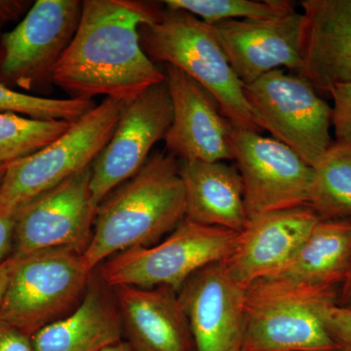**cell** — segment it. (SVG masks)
<instances>
[{"mask_svg":"<svg viewBox=\"0 0 351 351\" xmlns=\"http://www.w3.org/2000/svg\"><path fill=\"white\" fill-rule=\"evenodd\" d=\"M159 4L138 0H85L73 40L52 82L71 98L105 96L121 104L165 82V73L145 54L140 29L160 16Z\"/></svg>","mask_w":351,"mask_h":351,"instance_id":"6da1fadb","label":"cell"},{"mask_svg":"<svg viewBox=\"0 0 351 351\" xmlns=\"http://www.w3.org/2000/svg\"><path fill=\"white\" fill-rule=\"evenodd\" d=\"M180 161L156 152L140 171L101 201L82 258L90 272L130 249L160 241L186 219Z\"/></svg>","mask_w":351,"mask_h":351,"instance_id":"7a4b0ae2","label":"cell"},{"mask_svg":"<svg viewBox=\"0 0 351 351\" xmlns=\"http://www.w3.org/2000/svg\"><path fill=\"white\" fill-rule=\"evenodd\" d=\"M140 36L145 54L154 63L181 69L213 95L233 127L260 133L243 83L235 75L212 25L186 11L164 6L156 22L141 27Z\"/></svg>","mask_w":351,"mask_h":351,"instance_id":"3957f363","label":"cell"},{"mask_svg":"<svg viewBox=\"0 0 351 351\" xmlns=\"http://www.w3.org/2000/svg\"><path fill=\"white\" fill-rule=\"evenodd\" d=\"M339 289L263 278L246 291L242 351H337L327 314Z\"/></svg>","mask_w":351,"mask_h":351,"instance_id":"277c9868","label":"cell"},{"mask_svg":"<svg viewBox=\"0 0 351 351\" xmlns=\"http://www.w3.org/2000/svg\"><path fill=\"white\" fill-rule=\"evenodd\" d=\"M123 104L106 98L40 151L8 164L0 186V217L89 167L115 130Z\"/></svg>","mask_w":351,"mask_h":351,"instance_id":"5b68a950","label":"cell"},{"mask_svg":"<svg viewBox=\"0 0 351 351\" xmlns=\"http://www.w3.org/2000/svg\"><path fill=\"white\" fill-rule=\"evenodd\" d=\"M239 233L184 219L157 243L130 249L104 265L101 278L112 288H169L179 292L198 270L223 262Z\"/></svg>","mask_w":351,"mask_h":351,"instance_id":"8992f818","label":"cell"},{"mask_svg":"<svg viewBox=\"0 0 351 351\" xmlns=\"http://www.w3.org/2000/svg\"><path fill=\"white\" fill-rule=\"evenodd\" d=\"M260 130L288 145L313 167L332 144V108L306 80L277 69L244 86Z\"/></svg>","mask_w":351,"mask_h":351,"instance_id":"52a82bcc","label":"cell"},{"mask_svg":"<svg viewBox=\"0 0 351 351\" xmlns=\"http://www.w3.org/2000/svg\"><path fill=\"white\" fill-rule=\"evenodd\" d=\"M0 304V319L32 336L82 301L91 272L82 253L51 249L17 258Z\"/></svg>","mask_w":351,"mask_h":351,"instance_id":"ba28073f","label":"cell"},{"mask_svg":"<svg viewBox=\"0 0 351 351\" xmlns=\"http://www.w3.org/2000/svg\"><path fill=\"white\" fill-rule=\"evenodd\" d=\"M82 11L78 0L34 2L15 29L0 38V83L32 91L52 82Z\"/></svg>","mask_w":351,"mask_h":351,"instance_id":"9c48e42d","label":"cell"},{"mask_svg":"<svg viewBox=\"0 0 351 351\" xmlns=\"http://www.w3.org/2000/svg\"><path fill=\"white\" fill-rule=\"evenodd\" d=\"M230 143L249 219L308 204L313 168L297 152L276 138L235 127Z\"/></svg>","mask_w":351,"mask_h":351,"instance_id":"30bf717a","label":"cell"},{"mask_svg":"<svg viewBox=\"0 0 351 351\" xmlns=\"http://www.w3.org/2000/svg\"><path fill=\"white\" fill-rule=\"evenodd\" d=\"M91 166L20 208L13 256L51 249L83 253L93 232L99 205L90 189Z\"/></svg>","mask_w":351,"mask_h":351,"instance_id":"8fae6325","label":"cell"},{"mask_svg":"<svg viewBox=\"0 0 351 351\" xmlns=\"http://www.w3.org/2000/svg\"><path fill=\"white\" fill-rule=\"evenodd\" d=\"M172 117L166 80L124 104L112 138L91 165L90 189L97 204L137 174L165 138Z\"/></svg>","mask_w":351,"mask_h":351,"instance_id":"7c38bea8","label":"cell"},{"mask_svg":"<svg viewBox=\"0 0 351 351\" xmlns=\"http://www.w3.org/2000/svg\"><path fill=\"white\" fill-rule=\"evenodd\" d=\"M172 122L164 138L168 154L181 161L233 160L232 124L213 95L181 69L166 66Z\"/></svg>","mask_w":351,"mask_h":351,"instance_id":"4fadbf2b","label":"cell"},{"mask_svg":"<svg viewBox=\"0 0 351 351\" xmlns=\"http://www.w3.org/2000/svg\"><path fill=\"white\" fill-rule=\"evenodd\" d=\"M246 291L221 262L189 277L178 295L195 351H242Z\"/></svg>","mask_w":351,"mask_h":351,"instance_id":"5bb4252c","label":"cell"},{"mask_svg":"<svg viewBox=\"0 0 351 351\" xmlns=\"http://www.w3.org/2000/svg\"><path fill=\"white\" fill-rule=\"evenodd\" d=\"M212 27L244 86L277 69L301 71L302 11L269 19L225 21Z\"/></svg>","mask_w":351,"mask_h":351,"instance_id":"9a60e30c","label":"cell"},{"mask_svg":"<svg viewBox=\"0 0 351 351\" xmlns=\"http://www.w3.org/2000/svg\"><path fill=\"white\" fill-rule=\"evenodd\" d=\"M320 219L308 205L254 217L221 263L237 282L248 288L282 269Z\"/></svg>","mask_w":351,"mask_h":351,"instance_id":"2e32d148","label":"cell"},{"mask_svg":"<svg viewBox=\"0 0 351 351\" xmlns=\"http://www.w3.org/2000/svg\"><path fill=\"white\" fill-rule=\"evenodd\" d=\"M302 69L319 94L351 83V0H304Z\"/></svg>","mask_w":351,"mask_h":351,"instance_id":"e0dca14e","label":"cell"},{"mask_svg":"<svg viewBox=\"0 0 351 351\" xmlns=\"http://www.w3.org/2000/svg\"><path fill=\"white\" fill-rule=\"evenodd\" d=\"M120 322L135 351H195L178 293L169 288H114Z\"/></svg>","mask_w":351,"mask_h":351,"instance_id":"ac0fdd59","label":"cell"},{"mask_svg":"<svg viewBox=\"0 0 351 351\" xmlns=\"http://www.w3.org/2000/svg\"><path fill=\"white\" fill-rule=\"evenodd\" d=\"M186 218L201 225L243 232L249 223L241 176L226 161H180Z\"/></svg>","mask_w":351,"mask_h":351,"instance_id":"d6986e66","label":"cell"},{"mask_svg":"<svg viewBox=\"0 0 351 351\" xmlns=\"http://www.w3.org/2000/svg\"><path fill=\"white\" fill-rule=\"evenodd\" d=\"M119 313L100 287L90 286L64 317L32 335L34 351H101L121 341Z\"/></svg>","mask_w":351,"mask_h":351,"instance_id":"ffe728a7","label":"cell"},{"mask_svg":"<svg viewBox=\"0 0 351 351\" xmlns=\"http://www.w3.org/2000/svg\"><path fill=\"white\" fill-rule=\"evenodd\" d=\"M351 265V219H320L274 276L300 285L339 288Z\"/></svg>","mask_w":351,"mask_h":351,"instance_id":"44dd1931","label":"cell"},{"mask_svg":"<svg viewBox=\"0 0 351 351\" xmlns=\"http://www.w3.org/2000/svg\"><path fill=\"white\" fill-rule=\"evenodd\" d=\"M308 206L321 219H351V147L334 144L313 166Z\"/></svg>","mask_w":351,"mask_h":351,"instance_id":"7402d4cb","label":"cell"},{"mask_svg":"<svg viewBox=\"0 0 351 351\" xmlns=\"http://www.w3.org/2000/svg\"><path fill=\"white\" fill-rule=\"evenodd\" d=\"M73 122L0 112V164H10L54 142Z\"/></svg>","mask_w":351,"mask_h":351,"instance_id":"603a6c76","label":"cell"},{"mask_svg":"<svg viewBox=\"0 0 351 351\" xmlns=\"http://www.w3.org/2000/svg\"><path fill=\"white\" fill-rule=\"evenodd\" d=\"M164 6L186 11L214 25L230 20L269 19L295 11L286 0H166Z\"/></svg>","mask_w":351,"mask_h":351,"instance_id":"cb8c5ba5","label":"cell"},{"mask_svg":"<svg viewBox=\"0 0 351 351\" xmlns=\"http://www.w3.org/2000/svg\"><path fill=\"white\" fill-rule=\"evenodd\" d=\"M95 107L85 99H51L16 91L0 83V112L29 119L75 122Z\"/></svg>","mask_w":351,"mask_h":351,"instance_id":"d4e9b609","label":"cell"},{"mask_svg":"<svg viewBox=\"0 0 351 351\" xmlns=\"http://www.w3.org/2000/svg\"><path fill=\"white\" fill-rule=\"evenodd\" d=\"M329 96L334 103L332 127L336 137L335 142L351 147V83L337 85Z\"/></svg>","mask_w":351,"mask_h":351,"instance_id":"484cf974","label":"cell"},{"mask_svg":"<svg viewBox=\"0 0 351 351\" xmlns=\"http://www.w3.org/2000/svg\"><path fill=\"white\" fill-rule=\"evenodd\" d=\"M326 325L337 351H351V309L338 304L331 307Z\"/></svg>","mask_w":351,"mask_h":351,"instance_id":"4316f807","label":"cell"},{"mask_svg":"<svg viewBox=\"0 0 351 351\" xmlns=\"http://www.w3.org/2000/svg\"><path fill=\"white\" fill-rule=\"evenodd\" d=\"M0 351H34L31 336L0 319Z\"/></svg>","mask_w":351,"mask_h":351,"instance_id":"83f0119b","label":"cell"},{"mask_svg":"<svg viewBox=\"0 0 351 351\" xmlns=\"http://www.w3.org/2000/svg\"><path fill=\"white\" fill-rule=\"evenodd\" d=\"M18 211L0 217V263L10 257L8 255L15 245Z\"/></svg>","mask_w":351,"mask_h":351,"instance_id":"f1b7e54d","label":"cell"},{"mask_svg":"<svg viewBox=\"0 0 351 351\" xmlns=\"http://www.w3.org/2000/svg\"><path fill=\"white\" fill-rule=\"evenodd\" d=\"M32 5L27 0H0V31L5 25L21 19Z\"/></svg>","mask_w":351,"mask_h":351,"instance_id":"f546056e","label":"cell"},{"mask_svg":"<svg viewBox=\"0 0 351 351\" xmlns=\"http://www.w3.org/2000/svg\"><path fill=\"white\" fill-rule=\"evenodd\" d=\"M17 262L18 258L11 255L3 263H0V304H1L3 295L5 294L7 286H8Z\"/></svg>","mask_w":351,"mask_h":351,"instance_id":"4dcf8cb0","label":"cell"},{"mask_svg":"<svg viewBox=\"0 0 351 351\" xmlns=\"http://www.w3.org/2000/svg\"><path fill=\"white\" fill-rule=\"evenodd\" d=\"M338 306L351 309V265L345 280L339 286Z\"/></svg>","mask_w":351,"mask_h":351,"instance_id":"1f68e13d","label":"cell"},{"mask_svg":"<svg viewBox=\"0 0 351 351\" xmlns=\"http://www.w3.org/2000/svg\"><path fill=\"white\" fill-rule=\"evenodd\" d=\"M101 351H135L132 348L130 343H124V341H119V343H114V345L110 346L108 348Z\"/></svg>","mask_w":351,"mask_h":351,"instance_id":"d6a6232c","label":"cell"},{"mask_svg":"<svg viewBox=\"0 0 351 351\" xmlns=\"http://www.w3.org/2000/svg\"><path fill=\"white\" fill-rule=\"evenodd\" d=\"M7 166H8V164H0V186H1L2 181H3L4 176H5Z\"/></svg>","mask_w":351,"mask_h":351,"instance_id":"836d02e7","label":"cell"}]
</instances>
